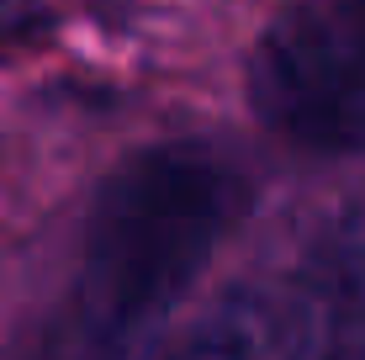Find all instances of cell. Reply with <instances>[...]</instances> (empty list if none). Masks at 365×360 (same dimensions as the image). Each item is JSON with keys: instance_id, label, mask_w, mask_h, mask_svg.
<instances>
[{"instance_id": "cell-3", "label": "cell", "mask_w": 365, "mask_h": 360, "mask_svg": "<svg viewBox=\"0 0 365 360\" xmlns=\"http://www.w3.org/2000/svg\"><path fill=\"white\" fill-rule=\"evenodd\" d=\"M292 360H365V239L344 244V254L334 259Z\"/></svg>"}, {"instance_id": "cell-2", "label": "cell", "mask_w": 365, "mask_h": 360, "mask_svg": "<svg viewBox=\"0 0 365 360\" xmlns=\"http://www.w3.org/2000/svg\"><path fill=\"white\" fill-rule=\"evenodd\" d=\"M249 106L302 148H365V0H292L249 58Z\"/></svg>"}, {"instance_id": "cell-1", "label": "cell", "mask_w": 365, "mask_h": 360, "mask_svg": "<svg viewBox=\"0 0 365 360\" xmlns=\"http://www.w3.org/2000/svg\"><path fill=\"white\" fill-rule=\"evenodd\" d=\"M238 212L244 180L212 148L159 143L133 154L91 207L74 360H154Z\"/></svg>"}, {"instance_id": "cell-4", "label": "cell", "mask_w": 365, "mask_h": 360, "mask_svg": "<svg viewBox=\"0 0 365 360\" xmlns=\"http://www.w3.org/2000/svg\"><path fill=\"white\" fill-rule=\"evenodd\" d=\"M270 313L255 297H228L222 313H212L191 339L175 350V360H265Z\"/></svg>"}]
</instances>
